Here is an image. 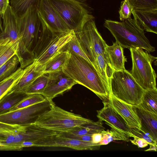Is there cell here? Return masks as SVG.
<instances>
[{"instance_id":"25","label":"cell","mask_w":157,"mask_h":157,"mask_svg":"<svg viewBox=\"0 0 157 157\" xmlns=\"http://www.w3.org/2000/svg\"><path fill=\"white\" fill-rule=\"evenodd\" d=\"M19 43L8 38H0V67L15 55L18 50Z\"/></svg>"},{"instance_id":"33","label":"cell","mask_w":157,"mask_h":157,"mask_svg":"<svg viewBox=\"0 0 157 157\" xmlns=\"http://www.w3.org/2000/svg\"><path fill=\"white\" fill-rule=\"evenodd\" d=\"M45 99L46 98L41 94H28L19 103L12 108L9 112L26 107L44 101Z\"/></svg>"},{"instance_id":"36","label":"cell","mask_w":157,"mask_h":157,"mask_svg":"<svg viewBox=\"0 0 157 157\" xmlns=\"http://www.w3.org/2000/svg\"><path fill=\"white\" fill-rule=\"evenodd\" d=\"M132 133L135 137L143 138L145 140L150 144H157V142L154 140L150 135L145 132L140 128H131Z\"/></svg>"},{"instance_id":"39","label":"cell","mask_w":157,"mask_h":157,"mask_svg":"<svg viewBox=\"0 0 157 157\" xmlns=\"http://www.w3.org/2000/svg\"><path fill=\"white\" fill-rule=\"evenodd\" d=\"M9 0H0V16L2 18L9 4Z\"/></svg>"},{"instance_id":"34","label":"cell","mask_w":157,"mask_h":157,"mask_svg":"<svg viewBox=\"0 0 157 157\" xmlns=\"http://www.w3.org/2000/svg\"><path fill=\"white\" fill-rule=\"evenodd\" d=\"M64 48L69 52L78 55L90 62L82 48L74 31L71 39L64 47Z\"/></svg>"},{"instance_id":"37","label":"cell","mask_w":157,"mask_h":157,"mask_svg":"<svg viewBox=\"0 0 157 157\" xmlns=\"http://www.w3.org/2000/svg\"><path fill=\"white\" fill-rule=\"evenodd\" d=\"M21 126L9 124L0 122V132L15 131Z\"/></svg>"},{"instance_id":"5","label":"cell","mask_w":157,"mask_h":157,"mask_svg":"<svg viewBox=\"0 0 157 157\" xmlns=\"http://www.w3.org/2000/svg\"><path fill=\"white\" fill-rule=\"evenodd\" d=\"M93 121L54 105L40 116L35 124L45 128L62 132L73 130Z\"/></svg>"},{"instance_id":"20","label":"cell","mask_w":157,"mask_h":157,"mask_svg":"<svg viewBox=\"0 0 157 157\" xmlns=\"http://www.w3.org/2000/svg\"><path fill=\"white\" fill-rule=\"evenodd\" d=\"M43 74L40 68L33 62L23 69L22 76L10 91L23 92L36 78Z\"/></svg>"},{"instance_id":"18","label":"cell","mask_w":157,"mask_h":157,"mask_svg":"<svg viewBox=\"0 0 157 157\" xmlns=\"http://www.w3.org/2000/svg\"><path fill=\"white\" fill-rule=\"evenodd\" d=\"M133 106L140 121V129L157 142V114L144 110L139 105Z\"/></svg>"},{"instance_id":"7","label":"cell","mask_w":157,"mask_h":157,"mask_svg":"<svg viewBox=\"0 0 157 157\" xmlns=\"http://www.w3.org/2000/svg\"><path fill=\"white\" fill-rule=\"evenodd\" d=\"M110 89L111 94L117 98L135 106L141 103L145 90L126 69L113 73L111 79Z\"/></svg>"},{"instance_id":"28","label":"cell","mask_w":157,"mask_h":157,"mask_svg":"<svg viewBox=\"0 0 157 157\" xmlns=\"http://www.w3.org/2000/svg\"><path fill=\"white\" fill-rule=\"evenodd\" d=\"M23 69L20 67L11 75L0 81V100L9 92L22 76Z\"/></svg>"},{"instance_id":"22","label":"cell","mask_w":157,"mask_h":157,"mask_svg":"<svg viewBox=\"0 0 157 157\" xmlns=\"http://www.w3.org/2000/svg\"><path fill=\"white\" fill-rule=\"evenodd\" d=\"M94 67L98 71L103 82L110 91L111 79L115 71L109 64L105 54L99 55L97 56L95 61Z\"/></svg>"},{"instance_id":"14","label":"cell","mask_w":157,"mask_h":157,"mask_svg":"<svg viewBox=\"0 0 157 157\" xmlns=\"http://www.w3.org/2000/svg\"><path fill=\"white\" fill-rule=\"evenodd\" d=\"M38 10L40 20L52 31L64 33L71 31L48 0H40Z\"/></svg>"},{"instance_id":"40","label":"cell","mask_w":157,"mask_h":157,"mask_svg":"<svg viewBox=\"0 0 157 157\" xmlns=\"http://www.w3.org/2000/svg\"><path fill=\"white\" fill-rule=\"evenodd\" d=\"M102 136V132L93 133L91 135L92 142L94 144H98L100 146L99 143L101 140Z\"/></svg>"},{"instance_id":"6","label":"cell","mask_w":157,"mask_h":157,"mask_svg":"<svg viewBox=\"0 0 157 157\" xmlns=\"http://www.w3.org/2000/svg\"><path fill=\"white\" fill-rule=\"evenodd\" d=\"M70 30L76 31L94 18L86 0H48Z\"/></svg>"},{"instance_id":"16","label":"cell","mask_w":157,"mask_h":157,"mask_svg":"<svg viewBox=\"0 0 157 157\" xmlns=\"http://www.w3.org/2000/svg\"><path fill=\"white\" fill-rule=\"evenodd\" d=\"M109 102L130 128H141L140 121L133 105L118 99L112 94Z\"/></svg>"},{"instance_id":"11","label":"cell","mask_w":157,"mask_h":157,"mask_svg":"<svg viewBox=\"0 0 157 157\" xmlns=\"http://www.w3.org/2000/svg\"><path fill=\"white\" fill-rule=\"evenodd\" d=\"M48 74V81L46 86L41 94L51 101H52L54 98L59 95H63L77 84L62 70Z\"/></svg>"},{"instance_id":"27","label":"cell","mask_w":157,"mask_h":157,"mask_svg":"<svg viewBox=\"0 0 157 157\" xmlns=\"http://www.w3.org/2000/svg\"><path fill=\"white\" fill-rule=\"evenodd\" d=\"M40 0H11L10 6L17 18L25 14L32 6H38Z\"/></svg>"},{"instance_id":"19","label":"cell","mask_w":157,"mask_h":157,"mask_svg":"<svg viewBox=\"0 0 157 157\" xmlns=\"http://www.w3.org/2000/svg\"><path fill=\"white\" fill-rule=\"evenodd\" d=\"M105 55L109 64L115 71L125 69V63L127 62L124 54L123 48L117 42L112 45H107Z\"/></svg>"},{"instance_id":"8","label":"cell","mask_w":157,"mask_h":157,"mask_svg":"<svg viewBox=\"0 0 157 157\" xmlns=\"http://www.w3.org/2000/svg\"><path fill=\"white\" fill-rule=\"evenodd\" d=\"M132 62L131 74L145 90L156 88V74L152 63L157 57L140 48L130 49Z\"/></svg>"},{"instance_id":"26","label":"cell","mask_w":157,"mask_h":157,"mask_svg":"<svg viewBox=\"0 0 157 157\" xmlns=\"http://www.w3.org/2000/svg\"><path fill=\"white\" fill-rule=\"evenodd\" d=\"M139 105L144 110L157 114V88L145 90Z\"/></svg>"},{"instance_id":"10","label":"cell","mask_w":157,"mask_h":157,"mask_svg":"<svg viewBox=\"0 0 157 157\" xmlns=\"http://www.w3.org/2000/svg\"><path fill=\"white\" fill-rule=\"evenodd\" d=\"M54 105L53 101L46 98L41 102L0 115V122L21 126L34 124L40 116Z\"/></svg>"},{"instance_id":"42","label":"cell","mask_w":157,"mask_h":157,"mask_svg":"<svg viewBox=\"0 0 157 157\" xmlns=\"http://www.w3.org/2000/svg\"><path fill=\"white\" fill-rule=\"evenodd\" d=\"M1 17L0 16V34L2 33L3 30V27L2 25Z\"/></svg>"},{"instance_id":"38","label":"cell","mask_w":157,"mask_h":157,"mask_svg":"<svg viewBox=\"0 0 157 157\" xmlns=\"http://www.w3.org/2000/svg\"><path fill=\"white\" fill-rule=\"evenodd\" d=\"M133 140H129L133 144L137 145L139 148H144L148 146V143L144 139L135 137Z\"/></svg>"},{"instance_id":"24","label":"cell","mask_w":157,"mask_h":157,"mask_svg":"<svg viewBox=\"0 0 157 157\" xmlns=\"http://www.w3.org/2000/svg\"><path fill=\"white\" fill-rule=\"evenodd\" d=\"M28 95L23 92L10 91L0 100V115L9 112Z\"/></svg>"},{"instance_id":"1","label":"cell","mask_w":157,"mask_h":157,"mask_svg":"<svg viewBox=\"0 0 157 157\" xmlns=\"http://www.w3.org/2000/svg\"><path fill=\"white\" fill-rule=\"evenodd\" d=\"M62 71L77 84L92 91L103 102L109 101L111 91L103 82L97 69L89 61L69 52Z\"/></svg>"},{"instance_id":"21","label":"cell","mask_w":157,"mask_h":157,"mask_svg":"<svg viewBox=\"0 0 157 157\" xmlns=\"http://www.w3.org/2000/svg\"><path fill=\"white\" fill-rule=\"evenodd\" d=\"M132 13L144 30L157 34V10L148 11L132 10Z\"/></svg>"},{"instance_id":"30","label":"cell","mask_w":157,"mask_h":157,"mask_svg":"<svg viewBox=\"0 0 157 157\" xmlns=\"http://www.w3.org/2000/svg\"><path fill=\"white\" fill-rule=\"evenodd\" d=\"M19 59L15 55L0 67V81L7 78L17 70Z\"/></svg>"},{"instance_id":"3","label":"cell","mask_w":157,"mask_h":157,"mask_svg":"<svg viewBox=\"0 0 157 157\" xmlns=\"http://www.w3.org/2000/svg\"><path fill=\"white\" fill-rule=\"evenodd\" d=\"M123 48H140L150 53L155 51L145 36L144 29L133 17L120 22L105 20L104 25Z\"/></svg>"},{"instance_id":"13","label":"cell","mask_w":157,"mask_h":157,"mask_svg":"<svg viewBox=\"0 0 157 157\" xmlns=\"http://www.w3.org/2000/svg\"><path fill=\"white\" fill-rule=\"evenodd\" d=\"M33 147H63L78 150H93L99 149L100 146L92 142L81 141L57 134L33 142Z\"/></svg>"},{"instance_id":"4","label":"cell","mask_w":157,"mask_h":157,"mask_svg":"<svg viewBox=\"0 0 157 157\" xmlns=\"http://www.w3.org/2000/svg\"><path fill=\"white\" fill-rule=\"evenodd\" d=\"M41 21L42 30L33 52V62L40 68L66 45L71 39L74 32H54Z\"/></svg>"},{"instance_id":"32","label":"cell","mask_w":157,"mask_h":157,"mask_svg":"<svg viewBox=\"0 0 157 157\" xmlns=\"http://www.w3.org/2000/svg\"><path fill=\"white\" fill-rule=\"evenodd\" d=\"M132 10L148 11L157 10V0H127Z\"/></svg>"},{"instance_id":"31","label":"cell","mask_w":157,"mask_h":157,"mask_svg":"<svg viewBox=\"0 0 157 157\" xmlns=\"http://www.w3.org/2000/svg\"><path fill=\"white\" fill-rule=\"evenodd\" d=\"M48 74H44L36 78L23 92L27 94H41L46 86Z\"/></svg>"},{"instance_id":"12","label":"cell","mask_w":157,"mask_h":157,"mask_svg":"<svg viewBox=\"0 0 157 157\" xmlns=\"http://www.w3.org/2000/svg\"><path fill=\"white\" fill-rule=\"evenodd\" d=\"M58 134V132L42 128L35 123L21 126L14 133L11 150L22 149L21 144L24 141L34 142Z\"/></svg>"},{"instance_id":"35","label":"cell","mask_w":157,"mask_h":157,"mask_svg":"<svg viewBox=\"0 0 157 157\" xmlns=\"http://www.w3.org/2000/svg\"><path fill=\"white\" fill-rule=\"evenodd\" d=\"M132 11V9L128 0L122 1L119 11L120 20L123 21L131 17Z\"/></svg>"},{"instance_id":"2","label":"cell","mask_w":157,"mask_h":157,"mask_svg":"<svg viewBox=\"0 0 157 157\" xmlns=\"http://www.w3.org/2000/svg\"><path fill=\"white\" fill-rule=\"evenodd\" d=\"M38 7L31 6L25 14L17 18L21 40L16 55L22 69L33 62L34 50L42 30Z\"/></svg>"},{"instance_id":"23","label":"cell","mask_w":157,"mask_h":157,"mask_svg":"<svg viewBox=\"0 0 157 157\" xmlns=\"http://www.w3.org/2000/svg\"><path fill=\"white\" fill-rule=\"evenodd\" d=\"M63 48L42 67L41 71L42 73L48 74L62 70L69 54Z\"/></svg>"},{"instance_id":"41","label":"cell","mask_w":157,"mask_h":157,"mask_svg":"<svg viewBox=\"0 0 157 157\" xmlns=\"http://www.w3.org/2000/svg\"><path fill=\"white\" fill-rule=\"evenodd\" d=\"M150 147L145 151H156L157 150V144H150Z\"/></svg>"},{"instance_id":"29","label":"cell","mask_w":157,"mask_h":157,"mask_svg":"<svg viewBox=\"0 0 157 157\" xmlns=\"http://www.w3.org/2000/svg\"><path fill=\"white\" fill-rule=\"evenodd\" d=\"M105 129L103 126L102 121L99 120L79 127L73 130L65 132L74 135H92L95 133L101 132Z\"/></svg>"},{"instance_id":"15","label":"cell","mask_w":157,"mask_h":157,"mask_svg":"<svg viewBox=\"0 0 157 157\" xmlns=\"http://www.w3.org/2000/svg\"><path fill=\"white\" fill-rule=\"evenodd\" d=\"M102 102L103 108L97 111V117L99 120L105 121L112 128L122 132L130 137H135L132 133L131 128L114 109L110 103L109 101Z\"/></svg>"},{"instance_id":"17","label":"cell","mask_w":157,"mask_h":157,"mask_svg":"<svg viewBox=\"0 0 157 157\" xmlns=\"http://www.w3.org/2000/svg\"><path fill=\"white\" fill-rule=\"evenodd\" d=\"M3 30L0 34V38H8L11 40L20 42L17 18L10 5L2 18Z\"/></svg>"},{"instance_id":"9","label":"cell","mask_w":157,"mask_h":157,"mask_svg":"<svg viewBox=\"0 0 157 157\" xmlns=\"http://www.w3.org/2000/svg\"><path fill=\"white\" fill-rule=\"evenodd\" d=\"M74 32L83 50L94 67L97 56L105 54L107 44L98 30L94 19L87 21Z\"/></svg>"}]
</instances>
